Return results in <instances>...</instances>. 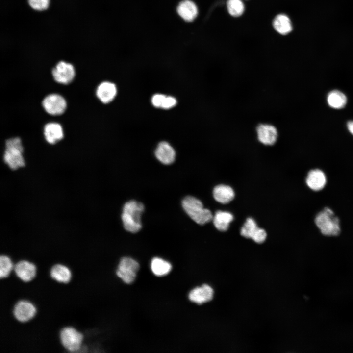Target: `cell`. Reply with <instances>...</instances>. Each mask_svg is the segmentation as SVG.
<instances>
[{"label":"cell","instance_id":"6da1fadb","mask_svg":"<svg viewBox=\"0 0 353 353\" xmlns=\"http://www.w3.org/2000/svg\"><path fill=\"white\" fill-rule=\"evenodd\" d=\"M25 148L19 136L9 137L5 140L2 159L12 170L23 167L25 165Z\"/></svg>","mask_w":353,"mask_h":353},{"label":"cell","instance_id":"7a4b0ae2","mask_svg":"<svg viewBox=\"0 0 353 353\" xmlns=\"http://www.w3.org/2000/svg\"><path fill=\"white\" fill-rule=\"evenodd\" d=\"M144 210L143 204L134 200L129 201L124 204L121 217L126 230L136 233L141 229V216Z\"/></svg>","mask_w":353,"mask_h":353},{"label":"cell","instance_id":"3957f363","mask_svg":"<svg viewBox=\"0 0 353 353\" xmlns=\"http://www.w3.org/2000/svg\"><path fill=\"white\" fill-rule=\"evenodd\" d=\"M314 221L321 233L324 235L337 236L341 231L340 220L329 208L325 207L319 212Z\"/></svg>","mask_w":353,"mask_h":353},{"label":"cell","instance_id":"277c9868","mask_svg":"<svg viewBox=\"0 0 353 353\" xmlns=\"http://www.w3.org/2000/svg\"><path fill=\"white\" fill-rule=\"evenodd\" d=\"M182 206L187 215L196 223L204 225L213 219L211 211L204 208L200 200L192 196H187L182 201Z\"/></svg>","mask_w":353,"mask_h":353},{"label":"cell","instance_id":"5b68a950","mask_svg":"<svg viewBox=\"0 0 353 353\" xmlns=\"http://www.w3.org/2000/svg\"><path fill=\"white\" fill-rule=\"evenodd\" d=\"M62 346L66 353H79L83 343V334L74 327L62 328L59 333Z\"/></svg>","mask_w":353,"mask_h":353},{"label":"cell","instance_id":"8992f818","mask_svg":"<svg viewBox=\"0 0 353 353\" xmlns=\"http://www.w3.org/2000/svg\"><path fill=\"white\" fill-rule=\"evenodd\" d=\"M140 268L138 262L129 257L121 259L116 270V276L126 284L133 282Z\"/></svg>","mask_w":353,"mask_h":353},{"label":"cell","instance_id":"52a82bcc","mask_svg":"<svg viewBox=\"0 0 353 353\" xmlns=\"http://www.w3.org/2000/svg\"><path fill=\"white\" fill-rule=\"evenodd\" d=\"M51 73L54 80L63 85H68L72 83L76 75L74 65L64 60L58 61L52 68Z\"/></svg>","mask_w":353,"mask_h":353},{"label":"cell","instance_id":"ba28073f","mask_svg":"<svg viewBox=\"0 0 353 353\" xmlns=\"http://www.w3.org/2000/svg\"><path fill=\"white\" fill-rule=\"evenodd\" d=\"M44 110L51 116H59L63 114L67 107L66 99L61 94L56 93L49 94L42 101Z\"/></svg>","mask_w":353,"mask_h":353},{"label":"cell","instance_id":"9c48e42d","mask_svg":"<svg viewBox=\"0 0 353 353\" xmlns=\"http://www.w3.org/2000/svg\"><path fill=\"white\" fill-rule=\"evenodd\" d=\"M255 135L260 143L265 146H271L277 142L278 131L274 125L269 123H262L256 127Z\"/></svg>","mask_w":353,"mask_h":353},{"label":"cell","instance_id":"30bf717a","mask_svg":"<svg viewBox=\"0 0 353 353\" xmlns=\"http://www.w3.org/2000/svg\"><path fill=\"white\" fill-rule=\"evenodd\" d=\"M36 311L35 305L30 301L25 299L18 301L12 309L14 318L21 323H25L32 319Z\"/></svg>","mask_w":353,"mask_h":353},{"label":"cell","instance_id":"8fae6325","mask_svg":"<svg viewBox=\"0 0 353 353\" xmlns=\"http://www.w3.org/2000/svg\"><path fill=\"white\" fill-rule=\"evenodd\" d=\"M13 271L20 280L27 282L36 276V267L33 262L22 259L14 264Z\"/></svg>","mask_w":353,"mask_h":353},{"label":"cell","instance_id":"7c38bea8","mask_svg":"<svg viewBox=\"0 0 353 353\" xmlns=\"http://www.w3.org/2000/svg\"><path fill=\"white\" fill-rule=\"evenodd\" d=\"M117 94L115 84L109 80L101 82L97 86L95 94L98 99L103 104L113 101Z\"/></svg>","mask_w":353,"mask_h":353},{"label":"cell","instance_id":"4fadbf2b","mask_svg":"<svg viewBox=\"0 0 353 353\" xmlns=\"http://www.w3.org/2000/svg\"><path fill=\"white\" fill-rule=\"evenodd\" d=\"M241 235L247 238H251L257 243H262L266 239V233L258 227L255 221L252 218L246 220L241 229Z\"/></svg>","mask_w":353,"mask_h":353},{"label":"cell","instance_id":"5bb4252c","mask_svg":"<svg viewBox=\"0 0 353 353\" xmlns=\"http://www.w3.org/2000/svg\"><path fill=\"white\" fill-rule=\"evenodd\" d=\"M43 135L46 141L48 144L55 145L64 138L63 127L62 125L57 122H49L44 126Z\"/></svg>","mask_w":353,"mask_h":353},{"label":"cell","instance_id":"9a60e30c","mask_svg":"<svg viewBox=\"0 0 353 353\" xmlns=\"http://www.w3.org/2000/svg\"><path fill=\"white\" fill-rule=\"evenodd\" d=\"M213 294V290L211 286L207 284H203L191 290L188 298L192 302L202 304L211 300Z\"/></svg>","mask_w":353,"mask_h":353},{"label":"cell","instance_id":"2e32d148","mask_svg":"<svg viewBox=\"0 0 353 353\" xmlns=\"http://www.w3.org/2000/svg\"><path fill=\"white\" fill-rule=\"evenodd\" d=\"M155 155L162 164L170 165L175 160L176 151L169 143L162 141L158 144L155 151Z\"/></svg>","mask_w":353,"mask_h":353},{"label":"cell","instance_id":"e0dca14e","mask_svg":"<svg viewBox=\"0 0 353 353\" xmlns=\"http://www.w3.org/2000/svg\"><path fill=\"white\" fill-rule=\"evenodd\" d=\"M307 186L312 190L318 191L323 189L327 183L325 173L319 169H312L309 171L306 178Z\"/></svg>","mask_w":353,"mask_h":353},{"label":"cell","instance_id":"ac0fdd59","mask_svg":"<svg viewBox=\"0 0 353 353\" xmlns=\"http://www.w3.org/2000/svg\"><path fill=\"white\" fill-rule=\"evenodd\" d=\"M50 277L57 282L67 283L72 278V272L66 265L61 263H56L51 267L50 271Z\"/></svg>","mask_w":353,"mask_h":353},{"label":"cell","instance_id":"d6986e66","mask_svg":"<svg viewBox=\"0 0 353 353\" xmlns=\"http://www.w3.org/2000/svg\"><path fill=\"white\" fill-rule=\"evenodd\" d=\"M177 12L184 20L192 22L196 18L198 10L194 2L190 0H184L178 4Z\"/></svg>","mask_w":353,"mask_h":353},{"label":"cell","instance_id":"ffe728a7","mask_svg":"<svg viewBox=\"0 0 353 353\" xmlns=\"http://www.w3.org/2000/svg\"><path fill=\"white\" fill-rule=\"evenodd\" d=\"M213 197L218 202L226 204L231 201L234 197V192L229 186L221 184L214 187L213 191Z\"/></svg>","mask_w":353,"mask_h":353},{"label":"cell","instance_id":"44dd1931","mask_svg":"<svg viewBox=\"0 0 353 353\" xmlns=\"http://www.w3.org/2000/svg\"><path fill=\"white\" fill-rule=\"evenodd\" d=\"M150 266L153 274L157 277L167 275L172 269V266L169 262L158 257L152 259Z\"/></svg>","mask_w":353,"mask_h":353},{"label":"cell","instance_id":"7402d4cb","mask_svg":"<svg viewBox=\"0 0 353 353\" xmlns=\"http://www.w3.org/2000/svg\"><path fill=\"white\" fill-rule=\"evenodd\" d=\"M233 219V216L231 213L223 211H217L212 219L215 227L222 231H226L228 229Z\"/></svg>","mask_w":353,"mask_h":353},{"label":"cell","instance_id":"603a6c76","mask_svg":"<svg viewBox=\"0 0 353 353\" xmlns=\"http://www.w3.org/2000/svg\"><path fill=\"white\" fill-rule=\"evenodd\" d=\"M273 25L274 29L281 35H286L292 30L290 19L285 14L277 15L273 21Z\"/></svg>","mask_w":353,"mask_h":353},{"label":"cell","instance_id":"cb8c5ba5","mask_svg":"<svg viewBox=\"0 0 353 353\" xmlns=\"http://www.w3.org/2000/svg\"><path fill=\"white\" fill-rule=\"evenodd\" d=\"M327 102L331 107L334 109H341L345 106L347 98L342 92L338 90H333L328 95Z\"/></svg>","mask_w":353,"mask_h":353},{"label":"cell","instance_id":"d4e9b609","mask_svg":"<svg viewBox=\"0 0 353 353\" xmlns=\"http://www.w3.org/2000/svg\"><path fill=\"white\" fill-rule=\"evenodd\" d=\"M14 264L9 256L0 255V278L7 277L13 271Z\"/></svg>","mask_w":353,"mask_h":353},{"label":"cell","instance_id":"484cf974","mask_svg":"<svg viewBox=\"0 0 353 353\" xmlns=\"http://www.w3.org/2000/svg\"><path fill=\"white\" fill-rule=\"evenodd\" d=\"M227 5L228 13L233 17H239L244 11V5L241 0H227Z\"/></svg>","mask_w":353,"mask_h":353},{"label":"cell","instance_id":"4316f807","mask_svg":"<svg viewBox=\"0 0 353 353\" xmlns=\"http://www.w3.org/2000/svg\"><path fill=\"white\" fill-rule=\"evenodd\" d=\"M30 6L34 10L43 11L47 9L50 4V0H28Z\"/></svg>","mask_w":353,"mask_h":353},{"label":"cell","instance_id":"83f0119b","mask_svg":"<svg viewBox=\"0 0 353 353\" xmlns=\"http://www.w3.org/2000/svg\"><path fill=\"white\" fill-rule=\"evenodd\" d=\"M176 103L177 101L175 98L166 96L161 108L164 109H171L176 106Z\"/></svg>","mask_w":353,"mask_h":353},{"label":"cell","instance_id":"f1b7e54d","mask_svg":"<svg viewBox=\"0 0 353 353\" xmlns=\"http://www.w3.org/2000/svg\"><path fill=\"white\" fill-rule=\"evenodd\" d=\"M166 96L161 94L154 95L151 100L152 104L155 107L161 108Z\"/></svg>","mask_w":353,"mask_h":353},{"label":"cell","instance_id":"f546056e","mask_svg":"<svg viewBox=\"0 0 353 353\" xmlns=\"http://www.w3.org/2000/svg\"><path fill=\"white\" fill-rule=\"evenodd\" d=\"M347 128L350 132L353 135V121L348 122Z\"/></svg>","mask_w":353,"mask_h":353},{"label":"cell","instance_id":"4dcf8cb0","mask_svg":"<svg viewBox=\"0 0 353 353\" xmlns=\"http://www.w3.org/2000/svg\"><path fill=\"white\" fill-rule=\"evenodd\" d=\"M24 282V281H22V282ZM22 283H21V285H22ZM51 286H52V285H51ZM50 288H51V287H50ZM46 294H47V293H46ZM21 297H22V299H24L23 298L22 295V293H21ZM42 298H41V299H42ZM41 299L39 300L38 301L40 300ZM37 301H36V302H33V303L32 302V303H34L37 302Z\"/></svg>","mask_w":353,"mask_h":353}]
</instances>
